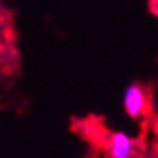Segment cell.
<instances>
[{
  "instance_id": "6da1fadb",
  "label": "cell",
  "mask_w": 158,
  "mask_h": 158,
  "mask_svg": "<svg viewBox=\"0 0 158 158\" xmlns=\"http://www.w3.org/2000/svg\"><path fill=\"white\" fill-rule=\"evenodd\" d=\"M146 105V95L139 84H129L124 91V110L131 118H139Z\"/></svg>"
},
{
  "instance_id": "7a4b0ae2",
  "label": "cell",
  "mask_w": 158,
  "mask_h": 158,
  "mask_svg": "<svg viewBox=\"0 0 158 158\" xmlns=\"http://www.w3.org/2000/svg\"><path fill=\"white\" fill-rule=\"evenodd\" d=\"M108 153L110 158H131L134 155V141L126 132L118 131L110 136L108 143Z\"/></svg>"
},
{
  "instance_id": "3957f363",
  "label": "cell",
  "mask_w": 158,
  "mask_h": 158,
  "mask_svg": "<svg viewBox=\"0 0 158 158\" xmlns=\"http://www.w3.org/2000/svg\"><path fill=\"white\" fill-rule=\"evenodd\" d=\"M155 16L158 17V2H156V5H155Z\"/></svg>"
}]
</instances>
